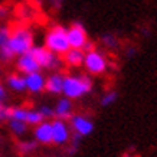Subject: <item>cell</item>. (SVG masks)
<instances>
[{
	"label": "cell",
	"mask_w": 157,
	"mask_h": 157,
	"mask_svg": "<svg viewBox=\"0 0 157 157\" xmlns=\"http://www.w3.org/2000/svg\"><path fill=\"white\" fill-rule=\"evenodd\" d=\"M92 90V79L86 74H69L63 76L62 94L69 100H78Z\"/></svg>",
	"instance_id": "obj_1"
},
{
	"label": "cell",
	"mask_w": 157,
	"mask_h": 157,
	"mask_svg": "<svg viewBox=\"0 0 157 157\" xmlns=\"http://www.w3.org/2000/svg\"><path fill=\"white\" fill-rule=\"evenodd\" d=\"M43 46L55 55L63 56L71 49L69 42H68V28H63L62 25L52 26L45 35V45Z\"/></svg>",
	"instance_id": "obj_2"
},
{
	"label": "cell",
	"mask_w": 157,
	"mask_h": 157,
	"mask_svg": "<svg viewBox=\"0 0 157 157\" xmlns=\"http://www.w3.org/2000/svg\"><path fill=\"white\" fill-rule=\"evenodd\" d=\"M9 46L13 51L16 56H20L23 53H28L30 49L33 48V35L25 26H16L12 29L10 35Z\"/></svg>",
	"instance_id": "obj_3"
},
{
	"label": "cell",
	"mask_w": 157,
	"mask_h": 157,
	"mask_svg": "<svg viewBox=\"0 0 157 157\" xmlns=\"http://www.w3.org/2000/svg\"><path fill=\"white\" fill-rule=\"evenodd\" d=\"M29 52L33 55L40 69H59L63 65V59L59 55H55L45 46H33Z\"/></svg>",
	"instance_id": "obj_4"
},
{
	"label": "cell",
	"mask_w": 157,
	"mask_h": 157,
	"mask_svg": "<svg viewBox=\"0 0 157 157\" xmlns=\"http://www.w3.org/2000/svg\"><path fill=\"white\" fill-rule=\"evenodd\" d=\"M84 68L91 75H102L108 69V59L102 52L94 49V51L85 53Z\"/></svg>",
	"instance_id": "obj_5"
},
{
	"label": "cell",
	"mask_w": 157,
	"mask_h": 157,
	"mask_svg": "<svg viewBox=\"0 0 157 157\" xmlns=\"http://www.w3.org/2000/svg\"><path fill=\"white\" fill-rule=\"evenodd\" d=\"M52 143L56 146H65L72 137V128L68 121L53 118L52 121Z\"/></svg>",
	"instance_id": "obj_6"
},
{
	"label": "cell",
	"mask_w": 157,
	"mask_h": 157,
	"mask_svg": "<svg viewBox=\"0 0 157 157\" xmlns=\"http://www.w3.org/2000/svg\"><path fill=\"white\" fill-rule=\"evenodd\" d=\"M88 35H86V29L81 22H74V23L68 28V42L69 46L74 49H84L85 43L88 42Z\"/></svg>",
	"instance_id": "obj_7"
},
{
	"label": "cell",
	"mask_w": 157,
	"mask_h": 157,
	"mask_svg": "<svg viewBox=\"0 0 157 157\" xmlns=\"http://www.w3.org/2000/svg\"><path fill=\"white\" fill-rule=\"evenodd\" d=\"M69 125L74 133L79 134L81 137H86L94 131V123L92 120L82 114H74L69 120Z\"/></svg>",
	"instance_id": "obj_8"
},
{
	"label": "cell",
	"mask_w": 157,
	"mask_h": 157,
	"mask_svg": "<svg viewBox=\"0 0 157 157\" xmlns=\"http://www.w3.org/2000/svg\"><path fill=\"white\" fill-rule=\"evenodd\" d=\"M16 68H17V71L22 75H29V74H35V72L40 71L39 63L36 62V59H35L33 55L30 52L17 56V59H16Z\"/></svg>",
	"instance_id": "obj_9"
},
{
	"label": "cell",
	"mask_w": 157,
	"mask_h": 157,
	"mask_svg": "<svg viewBox=\"0 0 157 157\" xmlns=\"http://www.w3.org/2000/svg\"><path fill=\"white\" fill-rule=\"evenodd\" d=\"M26 79V91L32 92V94H39L45 91V85H46V78L42 72H35V74H29L25 75Z\"/></svg>",
	"instance_id": "obj_10"
},
{
	"label": "cell",
	"mask_w": 157,
	"mask_h": 157,
	"mask_svg": "<svg viewBox=\"0 0 157 157\" xmlns=\"http://www.w3.org/2000/svg\"><path fill=\"white\" fill-rule=\"evenodd\" d=\"M33 138L40 144L52 143V123L49 120H45L43 123L33 127Z\"/></svg>",
	"instance_id": "obj_11"
},
{
	"label": "cell",
	"mask_w": 157,
	"mask_h": 157,
	"mask_svg": "<svg viewBox=\"0 0 157 157\" xmlns=\"http://www.w3.org/2000/svg\"><path fill=\"white\" fill-rule=\"evenodd\" d=\"M72 109H74V105H72V101L67 97H62L56 101V104L53 107V111H55V118L63 120V121H69L72 114Z\"/></svg>",
	"instance_id": "obj_12"
},
{
	"label": "cell",
	"mask_w": 157,
	"mask_h": 157,
	"mask_svg": "<svg viewBox=\"0 0 157 157\" xmlns=\"http://www.w3.org/2000/svg\"><path fill=\"white\" fill-rule=\"evenodd\" d=\"M63 65L71 68H79L84 67V61H85V52L82 49H74L71 48L63 56Z\"/></svg>",
	"instance_id": "obj_13"
},
{
	"label": "cell",
	"mask_w": 157,
	"mask_h": 157,
	"mask_svg": "<svg viewBox=\"0 0 157 157\" xmlns=\"http://www.w3.org/2000/svg\"><path fill=\"white\" fill-rule=\"evenodd\" d=\"M63 74L61 72H53L46 78V85H45V91L53 95H59L62 94L63 90Z\"/></svg>",
	"instance_id": "obj_14"
},
{
	"label": "cell",
	"mask_w": 157,
	"mask_h": 157,
	"mask_svg": "<svg viewBox=\"0 0 157 157\" xmlns=\"http://www.w3.org/2000/svg\"><path fill=\"white\" fill-rule=\"evenodd\" d=\"M6 85L9 90H12L13 92H23L26 91V79L25 75H22L20 72H13L9 74L6 78Z\"/></svg>",
	"instance_id": "obj_15"
},
{
	"label": "cell",
	"mask_w": 157,
	"mask_h": 157,
	"mask_svg": "<svg viewBox=\"0 0 157 157\" xmlns=\"http://www.w3.org/2000/svg\"><path fill=\"white\" fill-rule=\"evenodd\" d=\"M6 114L7 120H17V121H25L28 108L25 107H6Z\"/></svg>",
	"instance_id": "obj_16"
},
{
	"label": "cell",
	"mask_w": 157,
	"mask_h": 157,
	"mask_svg": "<svg viewBox=\"0 0 157 157\" xmlns=\"http://www.w3.org/2000/svg\"><path fill=\"white\" fill-rule=\"evenodd\" d=\"M45 121V117L40 114L39 109H28V114H26V120L25 123L28 125H32V127H36L38 124L43 123Z\"/></svg>",
	"instance_id": "obj_17"
},
{
	"label": "cell",
	"mask_w": 157,
	"mask_h": 157,
	"mask_svg": "<svg viewBox=\"0 0 157 157\" xmlns=\"http://www.w3.org/2000/svg\"><path fill=\"white\" fill-rule=\"evenodd\" d=\"M9 128L10 131L16 136V137H20L26 134L28 131V124L25 121H17V120H9Z\"/></svg>",
	"instance_id": "obj_18"
},
{
	"label": "cell",
	"mask_w": 157,
	"mask_h": 157,
	"mask_svg": "<svg viewBox=\"0 0 157 157\" xmlns=\"http://www.w3.org/2000/svg\"><path fill=\"white\" fill-rule=\"evenodd\" d=\"M10 35H12V28L6 25H0V49H5L9 46Z\"/></svg>",
	"instance_id": "obj_19"
},
{
	"label": "cell",
	"mask_w": 157,
	"mask_h": 157,
	"mask_svg": "<svg viewBox=\"0 0 157 157\" xmlns=\"http://www.w3.org/2000/svg\"><path fill=\"white\" fill-rule=\"evenodd\" d=\"M101 43L105 48L108 49H115L118 46V38L114 33H104L101 36Z\"/></svg>",
	"instance_id": "obj_20"
},
{
	"label": "cell",
	"mask_w": 157,
	"mask_h": 157,
	"mask_svg": "<svg viewBox=\"0 0 157 157\" xmlns=\"http://www.w3.org/2000/svg\"><path fill=\"white\" fill-rule=\"evenodd\" d=\"M36 147H38V141L35 138L33 140H23V141H19V144H17L19 151L23 153V154H28V153L33 151Z\"/></svg>",
	"instance_id": "obj_21"
},
{
	"label": "cell",
	"mask_w": 157,
	"mask_h": 157,
	"mask_svg": "<svg viewBox=\"0 0 157 157\" xmlns=\"http://www.w3.org/2000/svg\"><path fill=\"white\" fill-rule=\"evenodd\" d=\"M118 100V92L117 91H107L104 95L101 97V105L102 107H109V105H113L115 101Z\"/></svg>",
	"instance_id": "obj_22"
},
{
	"label": "cell",
	"mask_w": 157,
	"mask_h": 157,
	"mask_svg": "<svg viewBox=\"0 0 157 157\" xmlns=\"http://www.w3.org/2000/svg\"><path fill=\"white\" fill-rule=\"evenodd\" d=\"M39 111H40V114L46 118H51V117H55V111H53L52 107H49V105H42V107H39Z\"/></svg>",
	"instance_id": "obj_23"
},
{
	"label": "cell",
	"mask_w": 157,
	"mask_h": 157,
	"mask_svg": "<svg viewBox=\"0 0 157 157\" xmlns=\"http://www.w3.org/2000/svg\"><path fill=\"white\" fill-rule=\"evenodd\" d=\"M81 141H82L81 136H79V134H76V133H74L72 134V137H71V140H69V146H72V147H75V148H79Z\"/></svg>",
	"instance_id": "obj_24"
},
{
	"label": "cell",
	"mask_w": 157,
	"mask_h": 157,
	"mask_svg": "<svg viewBox=\"0 0 157 157\" xmlns=\"http://www.w3.org/2000/svg\"><path fill=\"white\" fill-rule=\"evenodd\" d=\"M9 13H10V9L7 6L0 5V22H3L5 19H7V17H9Z\"/></svg>",
	"instance_id": "obj_25"
},
{
	"label": "cell",
	"mask_w": 157,
	"mask_h": 157,
	"mask_svg": "<svg viewBox=\"0 0 157 157\" xmlns=\"http://www.w3.org/2000/svg\"><path fill=\"white\" fill-rule=\"evenodd\" d=\"M6 98H7V91H6L5 85L2 84V81H0V102H3Z\"/></svg>",
	"instance_id": "obj_26"
},
{
	"label": "cell",
	"mask_w": 157,
	"mask_h": 157,
	"mask_svg": "<svg viewBox=\"0 0 157 157\" xmlns=\"http://www.w3.org/2000/svg\"><path fill=\"white\" fill-rule=\"evenodd\" d=\"M94 49H95V45H94V42L88 40V42L85 43V46H84V49H82V51L86 53V52H91V51H94Z\"/></svg>",
	"instance_id": "obj_27"
},
{
	"label": "cell",
	"mask_w": 157,
	"mask_h": 157,
	"mask_svg": "<svg viewBox=\"0 0 157 157\" xmlns=\"http://www.w3.org/2000/svg\"><path fill=\"white\" fill-rule=\"evenodd\" d=\"M52 6H53V9H61L62 0H52Z\"/></svg>",
	"instance_id": "obj_28"
},
{
	"label": "cell",
	"mask_w": 157,
	"mask_h": 157,
	"mask_svg": "<svg viewBox=\"0 0 157 157\" xmlns=\"http://www.w3.org/2000/svg\"><path fill=\"white\" fill-rule=\"evenodd\" d=\"M7 120V114H6V108L3 111H0V121H5Z\"/></svg>",
	"instance_id": "obj_29"
},
{
	"label": "cell",
	"mask_w": 157,
	"mask_h": 157,
	"mask_svg": "<svg viewBox=\"0 0 157 157\" xmlns=\"http://www.w3.org/2000/svg\"><path fill=\"white\" fill-rule=\"evenodd\" d=\"M134 52H136V48H128L127 49V56H133Z\"/></svg>",
	"instance_id": "obj_30"
},
{
	"label": "cell",
	"mask_w": 157,
	"mask_h": 157,
	"mask_svg": "<svg viewBox=\"0 0 157 157\" xmlns=\"http://www.w3.org/2000/svg\"><path fill=\"white\" fill-rule=\"evenodd\" d=\"M6 108V107H5V105H3V102H0V111H3V109H5Z\"/></svg>",
	"instance_id": "obj_31"
},
{
	"label": "cell",
	"mask_w": 157,
	"mask_h": 157,
	"mask_svg": "<svg viewBox=\"0 0 157 157\" xmlns=\"http://www.w3.org/2000/svg\"><path fill=\"white\" fill-rule=\"evenodd\" d=\"M2 71H3V69H2V65H0V74H2Z\"/></svg>",
	"instance_id": "obj_32"
}]
</instances>
